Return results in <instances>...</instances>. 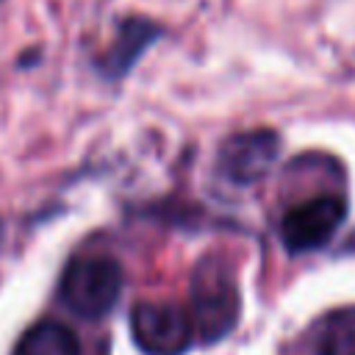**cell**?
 <instances>
[{"label": "cell", "mask_w": 355, "mask_h": 355, "mask_svg": "<svg viewBox=\"0 0 355 355\" xmlns=\"http://www.w3.org/2000/svg\"><path fill=\"white\" fill-rule=\"evenodd\" d=\"M189 313L194 319L197 338L214 344L225 338L241 313V294L230 266L219 255H205L191 275V300Z\"/></svg>", "instance_id": "obj_1"}, {"label": "cell", "mask_w": 355, "mask_h": 355, "mask_svg": "<svg viewBox=\"0 0 355 355\" xmlns=\"http://www.w3.org/2000/svg\"><path fill=\"white\" fill-rule=\"evenodd\" d=\"M125 277L122 266L111 255H75L58 283V297L67 311L80 319H103L119 302Z\"/></svg>", "instance_id": "obj_2"}, {"label": "cell", "mask_w": 355, "mask_h": 355, "mask_svg": "<svg viewBox=\"0 0 355 355\" xmlns=\"http://www.w3.org/2000/svg\"><path fill=\"white\" fill-rule=\"evenodd\" d=\"M130 338L144 355H186L197 336L189 308L169 300H144L130 308Z\"/></svg>", "instance_id": "obj_3"}, {"label": "cell", "mask_w": 355, "mask_h": 355, "mask_svg": "<svg viewBox=\"0 0 355 355\" xmlns=\"http://www.w3.org/2000/svg\"><path fill=\"white\" fill-rule=\"evenodd\" d=\"M344 216H347V202L338 194L308 197L283 214L280 241L291 255L316 252L333 241Z\"/></svg>", "instance_id": "obj_4"}, {"label": "cell", "mask_w": 355, "mask_h": 355, "mask_svg": "<svg viewBox=\"0 0 355 355\" xmlns=\"http://www.w3.org/2000/svg\"><path fill=\"white\" fill-rule=\"evenodd\" d=\"M277 136L272 130H244V133H236L230 139H225V144L219 147V155H216V164H219V172L239 183V186H247V183H255L261 180L275 158H277Z\"/></svg>", "instance_id": "obj_5"}, {"label": "cell", "mask_w": 355, "mask_h": 355, "mask_svg": "<svg viewBox=\"0 0 355 355\" xmlns=\"http://www.w3.org/2000/svg\"><path fill=\"white\" fill-rule=\"evenodd\" d=\"M14 355H80V341L72 327L42 319L22 333Z\"/></svg>", "instance_id": "obj_6"}, {"label": "cell", "mask_w": 355, "mask_h": 355, "mask_svg": "<svg viewBox=\"0 0 355 355\" xmlns=\"http://www.w3.org/2000/svg\"><path fill=\"white\" fill-rule=\"evenodd\" d=\"M313 355H355V305L336 308L319 319Z\"/></svg>", "instance_id": "obj_7"}, {"label": "cell", "mask_w": 355, "mask_h": 355, "mask_svg": "<svg viewBox=\"0 0 355 355\" xmlns=\"http://www.w3.org/2000/svg\"><path fill=\"white\" fill-rule=\"evenodd\" d=\"M155 36H158V31L150 28V22H141V19H130V22H125V31H122L119 42H116L114 50L108 53L111 72H114V75L125 72V69L136 61V55H139Z\"/></svg>", "instance_id": "obj_8"}]
</instances>
